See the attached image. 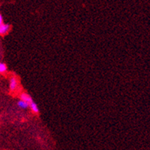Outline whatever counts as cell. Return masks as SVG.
I'll return each instance as SVG.
<instances>
[{
  "mask_svg": "<svg viewBox=\"0 0 150 150\" xmlns=\"http://www.w3.org/2000/svg\"><path fill=\"white\" fill-rule=\"evenodd\" d=\"M11 26L8 24H5V23H1L0 24V35H5L10 31Z\"/></svg>",
  "mask_w": 150,
  "mask_h": 150,
  "instance_id": "6da1fadb",
  "label": "cell"
},
{
  "mask_svg": "<svg viewBox=\"0 0 150 150\" xmlns=\"http://www.w3.org/2000/svg\"><path fill=\"white\" fill-rule=\"evenodd\" d=\"M17 88H18V81L15 77H11L9 81V89L11 91H15Z\"/></svg>",
  "mask_w": 150,
  "mask_h": 150,
  "instance_id": "7a4b0ae2",
  "label": "cell"
},
{
  "mask_svg": "<svg viewBox=\"0 0 150 150\" xmlns=\"http://www.w3.org/2000/svg\"><path fill=\"white\" fill-rule=\"evenodd\" d=\"M20 99L22 100H25V102H27L28 104H29L30 103H31L33 101L31 97L30 96V95H28V94H26V93H22V94H20Z\"/></svg>",
  "mask_w": 150,
  "mask_h": 150,
  "instance_id": "3957f363",
  "label": "cell"
},
{
  "mask_svg": "<svg viewBox=\"0 0 150 150\" xmlns=\"http://www.w3.org/2000/svg\"><path fill=\"white\" fill-rule=\"evenodd\" d=\"M28 105H29L28 107H30V109L31 110V111H33L35 113H38V112H39V109H38V105L36 104L34 102V101H32L31 103H30Z\"/></svg>",
  "mask_w": 150,
  "mask_h": 150,
  "instance_id": "277c9868",
  "label": "cell"
},
{
  "mask_svg": "<svg viewBox=\"0 0 150 150\" xmlns=\"http://www.w3.org/2000/svg\"><path fill=\"white\" fill-rule=\"evenodd\" d=\"M18 106H19L20 108L26 109L29 106V105H28V103L27 102H25V100H20L19 102H18Z\"/></svg>",
  "mask_w": 150,
  "mask_h": 150,
  "instance_id": "5b68a950",
  "label": "cell"
},
{
  "mask_svg": "<svg viewBox=\"0 0 150 150\" xmlns=\"http://www.w3.org/2000/svg\"><path fill=\"white\" fill-rule=\"evenodd\" d=\"M7 71V66L4 63L0 62V73H5Z\"/></svg>",
  "mask_w": 150,
  "mask_h": 150,
  "instance_id": "8992f818",
  "label": "cell"
},
{
  "mask_svg": "<svg viewBox=\"0 0 150 150\" xmlns=\"http://www.w3.org/2000/svg\"><path fill=\"white\" fill-rule=\"evenodd\" d=\"M2 22H3V18H2V15L0 14V24H1V23H2Z\"/></svg>",
  "mask_w": 150,
  "mask_h": 150,
  "instance_id": "52a82bcc",
  "label": "cell"
}]
</instances>
